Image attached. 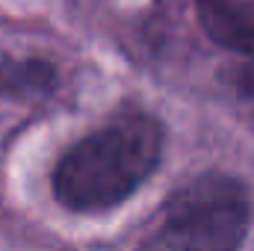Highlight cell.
Masks as SVG:
<instances>
[{"instance_id": "cell-1", "label": "cell", "mask_w": 254, "mask_h": 251, "mask_svg": "<svg viewBox=\"0 0 254 251\" xmlns=\"http://www.w3.org/2000/svg\"><path fill=\"white\" fill-rule=\"evenodd\" d=\"M163 130L148 116H122L77 142L54 172L65 210L101 213L127 201L160 166Z\"/></svg>"}, {"instance_id": "cell-3", "label": "cell", "mask_w": 254, "mask_h": 251, "mask_svg": "<svg viewBox=\"0 0 254 251\" xmlns=\"http://www.w3.org/2000/svg\"><path fill=\"white\" fill-rule=\"evenodd\" d=\"M198 21L219 48L254 57L252 0H198Z\"/></svg>"}, {"instance_id": "cell-2", "label": "cell", "mask_w": 254, "mask_h": 251, "mask_svg": "<svg viewBox=\"0 0 254 251\" xmlns=\"http://www.w3.org/2000/svg\"><path fill=\"white\" fill-rule=\"evenodd\" d=\"M249 231V195L228 175H204L163 207L145 251H237Z\"/></svg>"}]
</instances>
